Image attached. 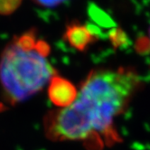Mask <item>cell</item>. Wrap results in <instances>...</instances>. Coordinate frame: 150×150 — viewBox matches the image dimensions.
I'll return each instance as SVG.
<instances>
[{"label": "cell", "instance_id": "obj_1", "mask_svg": "<svg viewBox=\"0 0 150 150\" xmlns=\"http://www.w3.org/2000/svg\"><path fill=\"white\" fill-rule=\"evenodd\" d=\"M140 84L130 67L91 71L81 83L74 102L45 117L47 137L53 141L99 140L112 144L120 139L113 127Z\"/></svg>", "mask_w": 150, "mask_h": 150}, {"label": "cell", "instance_id": "obj_9", "mask_svg": "<svg viewBox=\"0 0 150 150\" xmlns=\"http://www.w3.org/2000/svg\"><path fill=\"white\" fill-rule=\"evenodd\" d=\"M35 3L40 6L46 8H53L56 7L63 3V1H35Z\"/></svg>", "mask_w": 150, "mask_h": 150}, {"label": "cell", "instance_id": "obj_10", "mask_svg": "<svg viewBox=\"0 0 150 150\" xmlns=\"http://www.w3.org/2000/svg\"><path fill=\"white\" fill-rule=\"evenodd\" d=\"M149 35H150V28H149Z\"/></svg>", "mask_w": 150, "mask_h": 150}, {"label": "cell", "instance_id": "obj_6", "mask_svg": "<svg viewBox=\"0 0 150 150\" xmlns=\"http://www.w3.org/2000/svg\"><path fill=\"white\" fill-rule=\"evenodd\" d=\"M91 16L92 17V19L95 21L96 23L100 24L103 26H110L111 25H113L112 21L110 20V18L108 16V15L104 14L101 10H100L98 7H92L91 8Z\"/></svg>", "mask_w": 150, "mask_h": 150}, {"label": "cell", "instance_id": "obj_8", "mask_svg": "<svg viewBox=\"0 0 150 150\" xmlns=\"http://www.w3.org/2000/svg\"><path fill=\"white\" fill-rule=\"evenodd\" d=\"M135 47L138 53L147 54V53L150 52V38L146 36L138 37L135 44Z\"/></svg>", "mask_w": 150, "mask_h": 150}, {"label": "cell", "instance_id": "obj_7", "mask_svg": "<svg viewBox=\"0 0 150 150\" xmlns=\"http://www.w3.org/2000/svg\"><path fill=\"white\" fill-rule=\"evenodd\" d=\"M22 4L21 1L16 0H4L0 1V15L2 16H8L13 14L16 10Z\"/></svg>", "mask_w": 150, "mask_h": 150}, {"label": "cell", "instance_id": "obj_5", "mask_svg": "<svg viewBox=\"0 0 150 150\" xmlns=\"http://www.w3.org/2000/svg\"><path fill=\"white\" fill-rule=\"evenodd\" d=\"M110 39L112 42V45L115 47L126 46L129 44L127 35H126L125 32L120 28L113 29L110 34Z\"/></svg>", "mask_w": 150, "mask_h": 150}, {"label": "cell", "instance_id": "obj_2", "mask_svg": "<svg viewBox=\"0 0 150 150\" xmlns=\"http://www.w3.org/2000/svg\"><path fill=\"white\" fill-rule=\"evenodd\" d=\"M50 45L38 39L36 30L30 29L5 47L0 59V83L7 102H22L49 84L56 70L47 57Z\"/></svg>", "mask_w": 150, "mask_h": 150}, {"label": "cell", "instance_id": "obj_4", "mask_svg": "<svg viewBox=\"0 0 150 150\" xmlns=\"http://www.w3.org/2000/svg\"><path fill=\"white\" fill-rule=\"evenodd\" d=\"M64 39L68 44L79 52H84L98 39V35L86 25L72 21L67 25L64 32Z\"/></svg>", "mask_w": 150, "mask_h": 150}, {"label": "cell", "instance_id": "obj_3", "mask_svg": "<svg viewBox=\"0 0 150 150\" xmlns=\"http://www.w3.org/2000/svg\"><path fill=\"white\" fill-rule=\"evenodd\" d=\"M78 91L68 80L55 75L49 82L48 96L52 103L60 109H65L76 100Z\"/></svg>", "mask_w": 150, "mask_h": 150}]
</instances>
